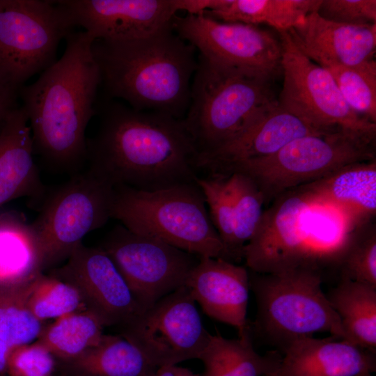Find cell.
Masks as SVG:
<instances>
[{"label":"cell","mask_w":376,"mask_h":376,"mask_svg":"<svg viewBox=\"0 0 376 376\" xmlns=\"http://www.w3.org/2000/svg\"><path fill=\"white\" fill-rule=\"evenodd\" d=\"M87 139L88 169L113 187L155 191L195 182L198 151L183 119L107 104Z\"/></svg>","instance_id":"1"},{"label":"cell","mask_w":376,"mask_h":376,"mask_svg":"<svg viewBox=\"0 0 376 376\" xmlns=\"http://www.w3.org/2000/svg\"><path fill=\"white\" fill-rule=\"evenodd\" d=\"M61 57L19 91L34 154L50 169L72 175L86 164V130L95 113L100 75L87 31L65 38Z\"/></svg>","instance_id":"2"},{"label":"cell","mask_w":376,"mask_h":376,"mask_svg":"<svg viewBox=\"0 0 376 376\" xmlns=\"http://www.w3.org/2000/svg\"><path fill=\"white\" fill-rule=\"evenodd\" d=\"M194 50L172 24L148 37L94 40L92 45L100 86L109 97L121 98L136 111L178 119L190 104V79L198 65Z\"/></svg>","instance_id":"3"},{"label":"cell","mask_w":376,"mask_h":376,"mask_svg":"<svg viewBox=\"0 0 376 376\" xmlns=\"http://www.w3.org/2000/svg\"><path fill=\"white\" fill-rule=\"evenodd\" d=\"M271 79L201 55L184 123L198 149L209 153L239 136L277 104Z\"/></svg>","instance_id":"4"},{"label":"cell","mask_w":376,"mask_h":376,"mask_svg":"<svg viewBox=\"0 0 376 376\" xmlns=\"http://www.w3.org/2000/svg\"><path fill=\"white\" fill-rule=\"evenodd\" d=\"M110 217L136 234L198 257L226 260L223 243L196 182L155 191L113 187Z\"/></svg>","instance_id":"5"},{"label":"cell","mask_w":376,"mask_h":376,"mask_svg":"<svg viewBox=\"0 0 376 376\" xmlns=\"http://www.w3.org/2000/svg\"><path fill=\"white\" fill-rule=\"evenodd\" d=\"M249 274L257 306L251 329L273 345L281 348L317 332L350 341L322 290L323 278L319 273L297 269Z\"/></svg>","instance_id":"6"},{"label":"cell","mask_w":376,"mask_h":376,"mask_svg":"<svg viewBox=\"0 0 376 376\" xmlns=\"http://www.w3.org/2000/svg\"><path fill=\"white\" fill-rule=\"evenodd\" d=\"M374 141L345 131L309 134L292 140L272 155L235 162L212 173L247 175L265 203L345 166L375 159Z\"/></svg>","instance_id":"7"},{"label":"cell","mask_w":376,"mask_h":376,"mask_svg":"<svg viewBox=\"0 0 376 376\" xmlns=\"http://www.w3.org/2000/svg\"><path fill=\"white\" fill-rule=\"evenodd\" d=\"M113 187L87 169L46 194L31 224L43 271L65 261L90 232L111 219Z\"/></svg>","instance_id":"8"},{"label":"cell","mask_w":376,"mask_h":376,"mask_svg":"<svg viewBox=\"0 0 376 376\" xmlns=\"http://www.w3.org/2000/svg\"><path fill=\"white\" fill-rule=\"evenodd\" d=\"M315 203L314 196L304 186L276 198L263 211L257 229L243 249V258L250 271H318L324 257L323 240L320 232L306 226Z\"/></svg>","instance_id":"9"},{"label":"cell","mask_w":376,"mask_h":376,"mask_svg":"<svg viewBox=\"0 0 376 376\" xmlns=\"http://www.w3.org/2000/svg\"><path fill=\"white\" fill-rule=\"evenodd\" d=\"M74 26L52 0H0V73L20 89L53 65Z\"/></svg>","instance_id":"10"},{"label":"cell","mask_w":376,"mask_h":376,"mask_svg":"<svg viewBox=\"0 0 376 376\" xmlns=\"http://www.w3.org/2000/svg\"><path fill=\"white\" fill-rule=\"evenodd\" d=\"M279 35L283 82L279 104L320 130L375 139L376 123L348 106L330 72L304 55L287 31Z\"/></svg>","instance_id":"11"},{"label":"cell","mask_w":376,"mask_h":376,"mask_svg":"<svg viewBox=\"0 0 376 376\" xmlns=\"http://www.w3.org/2000/svg\"><path fill=\"white\" fill-rule=\"evenodd\" d=\"M119 329L120 335L157 368L198 359L210 336L185 285L142 310Z\"/></svg>","instance_id":"12"},{"label":"cell","mask_w":376,"mask_h":376,"mask_svg":"<svg viewBox=\"0 0 376 376\" xmlns=\"http://www.w3.org/2000/svg\"><path fill=\"white\" fill-rule=\"evenodd\" d=\"M111 258L144 310L185 285L200 257L115 226L99 246Z\"/></svg>","instance_id":"13"},{"label":"cell","mask_w":376,"mask_h":376,"mask_svg":"<svg viewBox=\"0 0 376 376\" xmlns=\"http://www.w3.org/2000/svg\"><path fill=\"white\" fill-rule=\"evenodd\" d=\"M172 27L201 56L219 65L271 80L281 70L280 39L258 26L221 22L203 14H187L175 15Z\"/></svg>","instance_id":"14"},{"label":"cell","mask_w":376,"mask_h":376,"mask_svg":"<svg viewBox=\"0 0 376 376\" xmlns=\"http://www.w3.org/2000/svg\"><path fill=\"white\" fill-rule=\"evenodd\" d=\"M49 274L75 288L85 308L104 327L119 328L142 311L111 258L99 246L79 244L63 265Z\"/></svg>","instance_id":"15"},{"label":"cell","mask_w":376,"mask_h":376,"mask_svg":"<svg viewBox=\"0 0 376 376\" xmlns=\"http://www.w3.org/2000/svg\"><path fill=\"white\" fill-rule=\"evenodd\" d=\"M72 26L95 40H128L151 36L172 24L179 0H56Z\"/></svg>","instance_id":"16"},{"label":"cell","mask_w":376,"mask_h":376,"mask_svg":"<svg viewBox=\"0 0 376 376\" xmlns=\"http://www.w3.org/2000/svg\"><path fill=\"white\" fill-rule=\"evenodd\" d=\"M265 376H361L376 370V352L329 336H304L280 348Z\"/></svg>","instance_id":"17"},{"label":"cell","mask_w":376,"mask_h":376,"mask_svg":"<svg viewBox=\"0 0 376 376\" xmlns=\"http://www.w3.org/2000/svg\"><path fill=\"white\" fill-rule=\"evenodd\" d=\"M185 285L207 316L235 327L240 337L249 329L250 284L245 267L221 258L200 257Z\"/></svg>","instance_id":"18"},{"label":"cell","mask_w":376,"mask_h":376,"mask_svg":"<svg viewBox=\"0 0 376 376\" xmlns=\"http://www.w3.org/2000/svg\"><path fill=\"white\" fill-rule=\"evenodd\" d=\"M287 32L297 47L322 68L352 66L375 59L376 24L336 23L315 10Z\"/></svg>","instance_id":"19"},{"label":"cell","mask_w":376,"mask_h":376,"mask_svg":"<svg viewBox=\"0 0 376 376\" xmlns=\"http://www.w3.org/2000/svg\"><path fill=\"white\" fill-rule=\"evenodd\" d=\"M324 132H330L314 127L277 103L239 136L209 153L199 155L198 166L213 173L235 162L272 155L299 137Z\"/></svg>","instance_id":"20"},{"label":"cell","mask_w":376,"mask_h":376,"mask_svg":"<svg viewBox=\"0 0 376 376\" xmlns=\"http://www.w3.org/2000/svg\"><path fill=\"white\" fill-rule=\"evenodd\" d=\"M28 119L21 107L13 110L0 131V206L26 197L38 208L46 196L33 159Z\"/></svg>","instance_id":"21"},{"label":"cell","mask_w":376,"mask_h":376,"mask_svg":"<svg viewBox=\"0 0 376 376\" xmlns=\"http://www.w3.org/2000/svg\"><path fill=\"white\" fill-rule=\"evenodd\" d=\"M303 186L317 201L340 212L352 228L370 221L375 215V159L345 166Z\"/></svg>","instance_id":"22"},{"label":"cell","mask_w":376,"mask_h":376,"mask_svg":"<svg viewBox=\"0 0 376 376\" xmlns=\"http://www.w3.org/2000/svg\"><path fill=\"white\" fill-rule=\"evenodd\" d=\"M58 368L63 376H154L158 368L120 335L104 334L79 357L58 361Z\"/></svg>","instance_id":"23"},{"label":"cell","mask_w":376,"mask_h":376,"mask_svg":"<svg viewBox=\"0 0 376 376\" xmlns=\"http://www.w3.org/2000/svg\"><path fill=\"white\" fill-rule=\"evenodd\" d=\"M43 272L36 235L24 217L0 214V286L26 281Z\"/></svg>","instance_id":"24"},{"label":"cell","mask_w":376,"mask_h":376,"mask_svg":"<svg viewBox=\"0 0 376 376\" xmlns=\"http://www.w3.org/2000/svg\"><path fill=\"white\" fill-rule=\"evenodd\" d=\"M325 295L350 340L376 352V287L340 279Z\"/></svg>","instance_id":"25"},{"label":"cell","mask_w":376,"mask_h":376,"mask_svg":"<svg viewBox=\"0 0 376 376\" xmlns=\"http://www.w3.org/2000/svg\"><path fill=\"white\" fill-rule=\"evenodd\" d=\"M321 0H222L203 15L223 22L257 26L267 24L280 32L288 31L311 12Z\"/></svg>","instance_id":"26"},{"label":"cell","mask_w":376,"mask_h":376,"mask_svg":"<svg viewBox=\"0 0 376 376\" xmlns=\"http://www.w3.org/2000/svg\"><path fill=\"white\" fill-rule=\"evenodd\" d=\"M275 352L262 356L255 350L251 327L237 338L210 334L200 355L203 364L201 376H265L269 370Z\"/></svg>","instance_id":"27"},{"label":"cell","mask_w":376,"mask_h":376,"mask_svg":"<svg viewBox=\"0 0 376 376\" xmlns=\"http://www.w3.org/2000/svg\"><path fill=\"white\" fill-rule=\"evenodd\" d=\"M104 325L92 312L79 310L45 324L38 340L43 343L58 361L73 359L102 340Z\"/></svg>","instance_id":"28"},{"label":"cell","mask_w":376,"mask_h":376,"mask_svg":"<svg viewBox=\"0 0 376 376\" xmlns=\"http://www.w3.org/2000/svg\"><path fill=\"white\" fill-rule=\"evenodd\" d=\"M36 276L24 282L0 286V338L11 348L38 339L45 325L27 305Z\"/></svg>","instance_id":"29"},{"label":"cell","mask_w":376,"mask_h":376,"mask_svg":"<svg viewBox=\"0 0 376 376\" xmlns=\"http://www.w3.org/2000/svg\"><path fill=\"white\" fill-rule=\"evenodd\" d=\"M227 175L233 202V263L243 258V249L261 219L265 200L257 185L247 175L239 172Z\"/></svg>","instance_id":"30"},{"label":"cell","mask_w":376,"mask_h":376,"mask_svg":"<svg viewBox=\"0 0 376 376\" xmlns=\"http://www.w3.org/2000/svg\"><path fill=\"white\" fill-rule=\"evenodd\" d=\"M333 77L348 106L358 115L376 123V61L352 66L324 68Z\"/></svg>","instance_id":"31"},{"label":"cell","mask_w":376,"mask_h":376,"mask_svg":"<svg viewBox=\"0 0 376 376\" xmlns=\"http://www.w3.org/2000/svg\"><path fill=\"white\" fill-rule=\"evenodd\" d=\"M27 305L33 315L43 322L86 309L75 288L43 272L39 273L33 280Z\"/></svg>","instance_id":"32"},{"label":"cell","mask_w":376,"mask_h":376,"mask_svg":"<svg viewBox=\"0 0 376 376\" xmlns=\"http://www.w3.org/2000/svg\"><path fill=\"white\" fill-rule=\"evenodd\" d=\"M339 272L340 279L376 287V228L371 221L350 232Z\"/></svg>","instance_id":"33"},{"label":"cell","mask_w":376,"mask_h":376,"mask_svg":"<svg viewBox=\"0 0 376 376\" xmlns=\"http://www.w3.org/2000/svg\"><path fill=\"white\" fill-rule=\"evenodd\" d=\"M196 182L209 207L211 221L223 243L226 260L231 261L233 239V202L227 175L210 173L198 176Z\"/></svg>","instance_id":"34"},{"label":"cell","mask_w":376,"mask_h":376,"mask_svg":"<svg viewBox=\"0 0 376 376\" xmlns=\"http://www.w3.org/2000/svg\"><path fill=\"white\" fill-rule=\"evenodd\" d=\"M58 359L39 340L12 347L8 359V376H57Z\"/></svg>","instance_id":"35"},{"label":"cell","mask_w":376,"mask_h":376,"mask_svg":"<svg viewBox=\"0 0 376 376\" xmlns=\"http://www.w3.org/2000/svg\"><path fill=\"white\" fill-rule=\"evenodd\" d=\"M317 13L322 18L340 24H376L375 0H321Z\"/></svg>","instance_id":"36"},{"label":"cell","mask_w":376,"mask_h":376,"mask_svg":"<svg viewBox=\"0 0 376 376\" xmlns=\"http://www.w3.org/2000/svg\"><path fill=\"white\" fill-rule=\"evenodd\" d=\"M19 91L0 73V131L11 112L18 107L16 99Z\"/></svg>","instance_id":"37"},{"label":"cell","mask_w":376,"mask_h":376,"mask_svg":"<svg viewBox=\"0 0 376 376\" xmlns=\"http://www.w3.org/2000/svg\"><path fill=\"white\" fill-rule=\"evenodd\" d=\"M154 376H201L191 370L177 365L159 367Z\"/></svg>","instance_id":"38"},{"label":"cell","mask_w":376,"mask_h":376,"mask_svg":"<svg viewBox=\"0 0 376 376\" xmlns=\"http://www.w3.org/2000/svg\"><path fill=\"white\" fill-rule=\"evenodd\" d=\"M11 347L0 338V376H8V359Z\"/></svg>","instance_id":"39"},{"label":"cell","mask_w":376,"mask_h":376,"mask_svg":"<svg viewBox=\"0 0 376 376\" xmlns=\"http://www.w3.org/2000/svg\"><path fill=\"white\" fill-rule=\"evenodd\" d=\"M361 376H372V375H361Z\"/></svg>","instance_id":"40"},{"label":"cell","mask_w":376,"mask_h":376,"mask_svg":"<svg viewBox=\"0 0 376 376\" xmlns=\"http://www.w3.org/2000/svg\"><path fill=\"white\" fill-rule=\"evenodd\" d=\"M57 376H63V375H61V374H59V375H58Z\"/></svg>","instance_id":"41"}]
</instances>
